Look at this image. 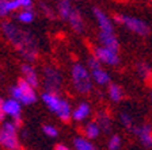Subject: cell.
Returning a JSON list of instances; mask_svg holds the SVG:
<instances>
[{"instance_id": "1", "label": "cell", "mask_w": 152, "mask_h": 150, "mask_svg": "<svg viewBox=\"0 0 152 150\" xmlns=\"http://www.w3.org/2000/svg\"><path fill=\"white\" fill-rule=\"evenodd\" d=\"M4 37L15 46V49L22 54L27 61H34L37 58V41L31 33L20 30L18 26L11 22H4L1 25Z\"/></svg>"}, {"instance_id": "2", "label": "cell", "mask_w": 152, "mask_h": 150, "mask_svg": "<svg viewBox=\"0 0 152 150\" xmlns=\"http://www.w3.org/2000/svg\"><path fill=\"white\" fill-rule=\"evenodd\" d=\"M72 84L79 93H88L92 89V78L84 65L76 62L71 70Z\"/></svg>"}, {"instance_id": "3", "label": "cell", "mask_w": 152, "mask_h": 150, "mask_svg": "<svg viewBox=\"0 0 152 150\" xmlns=\"http://www.w3.org/2000/svg\"><path fill=\"white\" fill-rule=\"evenodd\" d=\"M10 92H11V96H12L11 99L16 100L19 104L28 106V104L35 103V100H37V95H35L34 88L31 85H28L23 78H20L18 81V84L10 89Z\"/></svg>"}, {"instance_id": "4", "label": "cell", "mask_w": 152, "mask_h": 150, "mask_svg": "<svg viewBox=\"0 0 152 150\" xmlns=\"http://www.w3.org/2000/svg\"><path fill=\"white\" fill-rule=\"evenodd\" d=\"M0 145L7 150H19L20 147L16 127L12 122H6L0 128Z\"/></svg>"}, {"instance_id": "5", "label": "cell", "mask_w": 152, "mask_h": 150, "mask_svg": "<svg viewBox=\"0 0 152 150\" xmlns=\"http://www.w3.org/2000/svg\"><path fill=\"white\" fill-rule=\"evenodd\" d=\"M115 20L121 25H124L128 30L136 33L137 35H141V37H145L149 34V27L144 20L139 18H134V16H126V15H117L115 16Z\"/></svg>"}, {"instance_id": "6", "label": "cell", "mask_w": 152, "mask_h": 150, "mask_svg": "<svg viewBox=\"0 0 152 150\" xmlns=\"http://www.w3.org/2000/svg\"><path fill=\"white\" fill-rule=\"evenodd\" d=\"M44 78L46 92L57 93L58 89L61 88V83H63L60 72L57 69L52 68V66H46V68H44Z\"/></svg>"}, {"instance_id": "7", "label": "cell", "mask_w": 152, "mask_h": 150, "mask_svg": "<svg viewBox=\"0 0 152 150\" xmlns=\"http://www.w3.org/2000/svg\"><path fill=\"white\" fill-rule=\"evenodd\" d=\"M94 57L101 64H106V65H118L120 64V57L115 51H111V50L104 49L102 46L94 50Z\"/></svg>"}, {"instance_id": "8", "label": "cell", "mask_w": 152, "mask_h": 150, "mask_svg": "<svg viewBox=\"0 0 152 150\" xmlns=\"http://www.w3.org/2000/svg\"><path fill=\"white\" fill-rule=\"evenodd\" d=\"M94 16L98 22V26H99V30L101 33H106V34H114V27H113V22L111 19L109 18L106 14L102 11L101 8L95 7L94 8Z\"/></svg>"}, {"instance_id": "9", "label": "cell", "mask_w": 152, "mask_h": 150, "mask_svg": "<svg viewBox=\"0 0 152 150\" xmlns=\"http://www.w3.org/2000/svg\"><path fill=\"white\" fill-rule=\"evenodd\" d=\"M42 100H44L45 106L50 109V111H53L54 114H57L60 111L63 103L65 101V100H63L57 93H52V92H46V91L42 93Z\"/></svg>"}, {"instance_id": "10", "label": "cell", "mask_w": 152, "mask_h": 150, "mask_svg": "<svg viewBox=\"0 0 152 150\" xmlns=\"http://www.w3.org/2000/svg\"><path fill=\"white\" fill-rule=\"evenodd\" d=\"M133 133L137 135V138L140 139L142 145L145 147H151L152 146V126L149 125H142L139 127H134Z\"/></svg>"}, {"instance_id": "11", "label": "cell", "mask_w": 152, "mask_h": 150, "mask_svg": "<svg viewBox=\"0 0 152 150\" xmlns=\"http://www.w3.org/2000/svg\"><path fill=\"white\" fill-rule=\"evenodd\" d=\"M99 42L102 43V47L104 49H109L111 51H115L117 53L118 49H120V43H118V39L114 34H106V33H99Z\"/></svg>"}, {"instance_id": "12", "label": "cell", "mask_w": 152, "mask_h": 150, "mask_svg": "<svg viewBox=\"0 0 152 150\" xmlns=\"http://www.w3.org/2000/svg\"><path fill=\"white\" fill-rule=\"evenodd\" d=\"M20 70H22V75H23V80H25L28 85H31L33 88L38 87V84H39L38 75H37V72H35V69L33 68L31 65L23 64L22 68H20Z\"/></svg>"}, {"instance_id": "13", "label": "cell", "mask_w": 152, "mask_h": 150, "mask_svg": "<svg viewBox=\"0 0 152 150\" xmlns=\"http://www.w3.org/2000/svg\"><path fill=\"white\" fill-rule=\"evenodd\" d=\"M4 114L6 115H10L12 119H18L20 118V104L14 99H8L4 100Z\"/></svg>"}, {"instance_id": "14", "label": "cell", "mask_w": 152, "mask_h": 150, "mask_svg": "<svg viewBox=\"0 0 152 150\" xmlns=\"http://www.w3.org/2000/svg\"><path fill=\"white\" fill-rule=\"evenodd\" d=\"M71 27L73 28V31L76 33H82L84 30V22H83V18H82V14L77 11V9H72V12L69 14L68 19Z\"/></svg>"}, {"instance_id": "15", "label": "cell", "mask_w": 152, "mask_h": 150, "mask_svg": "<svg viewBox=\"0 0 152 150\" xmlns=\"http://www.w3.org/2000/svg\"><path fill=\"white\" fill-rule=\"evenodd\" d=\"M96 125L99 126L101 131H104V133H109L111 130V118L107 112L104 111H99L98 115H96Z\"/></svg>"}, {"instance_id": "16", "label": "cell", "mask_w": 152, "mask_h": 150, "mask_svg": "<svg viewBox=\"0 0 152 150\" xmlns=\"http://www.w3.org/2000/svg\"><path fill=\"white\" fill-rule=\"evenodd\" d=\"M90 75H91L92 80L99 85H107L109 83H110V76H109V73L106 72V70H103L102 68L96 69V70H91Z\"/></svg>"}, {"instance_id": "17", "label": "cell", "mask_w": 152, "mask_h": 150, "mask_svg": "<svg viewBox=\"0 0 152 150\" xmlns=\"http://www.w3.org/2000/svg\"><path fill=\"white\" fill-rule=\"evenodd\" d=\"M90 112H91V108H90L88 104L82 103L72 111V118L75 119V120H84V119L90 115Z\"/></svg>"}, {"instance_id": "18", "label": "cell", "mask_w": 152, "mask_h": 150, "mask_svg": "<svg viewBox=\"0 0 152 150\" xmlns=\"http://www.w3.org/2000/svg\"><path fill=\"white\" fill-rule=\"evenodd\" d=\"M72 6H71L69 1H66V0H63V1H58V4H57V14L60 15V18L63 19H68V16H69V14L72 12Z\"/></svg>"}, {"instance_id": "19", "label": "cell", "mask_w": 152, "mask_h": 150, "mask_svg": "<svg viewBox=\"0 0 152 150\" xmlns=\"http://www.w3.org/2000/svg\"><path fill=\"white\" fill-rule=\"evenodd\" d=\"M107 93H109V97H110L113 101H120V100H122V97H124L122 88L117 84H110L109 85Z\"/></svg>"}, {"instance_id": "20", "label": "cell", "mask_w": 152, "mask_h": 150, "mask_svg": "<svg viewBox=\"0 0 152 150\" xmlns=\"http://www.w3.org/2000/svg\"><path fill=\"white\" fill-rule=\"evenodd\" d=\"M84 134H86V138L94 139V138H96L101 134V128H99V126L95 122H90V123H87L84 127Z\"/></svg>"}, {"instance_id": "21", "label": "cell", "mask_w": 152, "mask_h": 150, "mask_svg": "<svg viewBox=\"0 0 152 150\" xmlns=\"http://www.w3.org/2000/svg\"><path fill=\"white\" fill-rule=\"evenodd\" d=\"M34 16H35L34 11L30 8V9H20L18 15H16V18H18L19 22L22 23H31L34 20Z\"/></svg>"}, {"instance_id": "22", "label": "cell", "mask_w": 152, "mask_h": 150, "mask_svg": "<svg viewBox=\"0 0 152 150\" xmlns=\"http://www.w3.org/2000/svg\"><path fill=\"white\" fill-rule=\"evenodd\" d=\"M137 73H139V76L142 78V80H148V78L152 77V70L151 68H149L148 64L145 62H139L137 64Z\"/></svg>"}, {"instance_id": "23", "label": "cell", "mask_w": 152, "mask_h": 150, "mask_svg": "<svg viewBox=\"0 0 152 150\" xmlns=\"http://www.w3.org/2000/svg\"><path fill=\"white\" fill-rule=\"evenodd\" d=\"M75 149L76 150H95V147L88 139H86V138H76Z\"/></svg>"}, {"instance_id": "24", "label": "cell", "mask_w": 152, "mask_h": 150, "mask_svg": "<svg viewBox=\"0 0 152 150\" xmlns=\"http://www.w3.org/2000/svg\"><path fill=\"white\" fill-rule=\"evenodd\" d=\"M121 122H122V125H124V127L125 128H128V130H134V123H133V119H132V116L129 115V114H126V112H122L121 114Z\"/></svg>"}, {"instance_id": "25", "label": "cell", "mask_w": 152, "mask_h": 150, "mask_svg": "<svg viewBox=\"0 0 152 150\" xmlns=\"http://www.w3.org/2000/svg\"><path fill=\"white\" fill-rule=\"evenodd\" d=\"M121 146V138L118 135H113V137L109 139V143H107V147L110 150H118Z\"/></svg>"}, {"instance_id": "26", "label": "cell", "mask_w": 152, "mask_h": 150, "mask_svg": "<svg viewBox=\"0 0 152 150\" xmlns=\"http://www.w3.org/2000/svg\"><path fill=\"white\" fill-rule=\"evenodd\" d=\"M42 131H44L48 137H50V138H54V137L58 135V130H57L54 126H52V125H45L44 127H42Z\"/></svg>"}, {"instance_id": "27", "label": "cell", "mask_w": 152, "mask_h": 150, "mask_svg": "<svg viewBox=\"0 0 152 150\" xmlns=\"http://www.w3.org/2000/svg\"><path fill=\"white\" fill-rule=\"evenodd\" d=\"M41 9H42V12L45 14V16H46L48 19H50V20H53L54 16H56V14H54V11L50 8V7L48 6V4L41 3Z\"/></svg>"}, {"instance_id": "28", "label": "cell", "mask_w": 152, "mask_h": 150, "mask_svg": "<svg viewBox=\"0 0 152 150\" xmlns=\"http://www.w3.org/2000/svg\"><path fill=\"white\" fill-rule=\"evenodd\" d=\"M87 64H88L90 72H91V70H96V69H101V68H102V66H101V62H99V61L95 58L94 56L90 57L88 61H87Z\"/></svg>"}, {"instance_id": "29", "label": "cell", "mask_w": 152, "mask_h": 150, "mask_svg": "<svg viewBox=\"0 0 152 150\" xmlns=\"http://www.w3.org/2000/svg\"><path fill=\"white\" fill-rule=\"evenodd\" d=\"M6 15H8V11H7L6 7V0H0V18H4Z\"/></svg>"}, {"instance_id": "30", "label": "cell", "mask_w": 152, "mask_h": 150, "mask_svg": "<svg viewBox=\"0 0 152 150\" xmlns=\"http://www.w3.org/2000/svg\"><path fill=\"white\" fill-rule=\"evenodd\" d=\"M3 106H4V100L0 97V122H3L4 120V118H6V114H4V108H3Z\"/></svg>"}, {"instance_id": "31", "label": "cell", "mask_w": 152, "mask_h": 150, "mask_svg": "<svg viewBox=\"0 0 152 150\" xmlns=\"http://www.w3.org/2000/svg\"><path fill=\"white\" fill-rule=\"evenodd\" d=\"M56 150H69V147L63 143H58V145H56Z\"/></svg>"}, {"instance_id": "32", "label": "cell", "mask_w": 152, "mask_h": 150, "mask_svg": "<svg viewBox=\"0 0 152 150\" xmlns=\"http://www.w3.org/2000/svg\"><path fill=\"white\" fill-rule=\"evenodd\" d=\"M151 100H152V91H151Z\"/></svg>"}]
</instances>
